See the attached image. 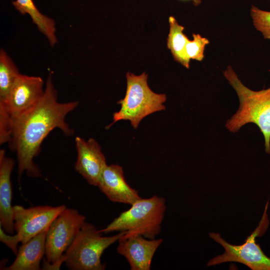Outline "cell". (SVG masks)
<instances>
[{
	"label": "cell",
	"mask_w": 270,
	"mask_h": 270,
	"mask_svg": "<svg viewBox=\"0 0 270 270\" xmlns=\"http://www.w3.org/2000/svg\"><path fill=\"white\" fill-rule=\"evenodd\" d=\"M78 104L77 101L63 103L58 101L57 92L50 74L40 100L12 122L8 143L10 148L16 154L19 179L24 172L30 177L42 176L34 159L38 154L42 141L52 130L58 128L66 136L73 134L74 130L65 118Z\"/></svg>",
	"instance_id": "obj_1"
},
{
	"label": "cell",
	"mask_w": 270,
	"mask_h": 270,
	"mask_svg": "<svg viewBox=\"0 0 270 270\" xmlns=\"http://www.w3.org/2000/svg\"><path fill=\"white\" fill-rule=\"evenodd\" d=\"M224 75L236 92L240 102L238 110L227 120L226 126L236 132L246 124H256L263 134L265 151L270 154V88L258 91L250 89L231 66L227 67Z\"/></svg>",
	"instance_id": "obj_2"
},
{
	"label": "cell",
	"mask_w": 270,
	"mask_h": 270,
	"mask_svg": "<svg viewBox=\"0 0 270 270\" xmlns=\"http://www.w3.org/2000/svg\"><path fill=\"white\" fill-rule=\"evenodd\" d=\"M128 210L122 212L105 228L99 230L101 233L124 232L120 238L134 235L154 239L161 231V224L166 210L163 198L154 196L140 198L132 204Z\"/></svg>",
	"instance_id": "obj_3"
},
{
	"label": "cell",
	"mask_w": 270,
	"mask_h": 270,
	"mask_svg": "<svg viewBox=\"0 0 270 270\" xmlns=\"http://www.w3.org/2000/svg\"><path fill=\"white\" fill-rule=\"evenodd\" d=\"M148 78L144 72L140 75L126 73L125 96L118 101L120 108L114 114L113 122L106 128L118 121L125 120H129L132 127L136 128L144 118L166 109L164 104L166 100V95L153 92L148 85Z\"/></svg>",
	"instance_id": "obj_4"
},
{
	"label": "cell",
	"mask_w": 270,
	"mask_h": 270,
	"mask_svg": "<svg viewBox=\"0 0 270 270\" xmlns=\"http://www.w3.org/2000/svg\"><path fill=\"white\" fill-rule=\"evenodd\" d=\"M124 232L104 236L92 224L85 222L64 254L66 267L72 270H104L106 266L101 262L105 250L118 241Z\"/></svg>",
	"instance_id": "obj_5"
},
{
	"label": "cell",
	"mask_w": 270,
	"mask_h": 270,
	"mask_svg": "<svg viewBox=\"0 0 270 270\" xmlns=\"http://www.w3.org/2000/svg\"><path fill=\"white\" fill-rule=\"evenodd\" d=\"M268 203V200L258 225L243 244H232L222 238L219 233H209L210 237L222 246L224 252L210 260L207 264L208 266L232 262L244 264L252 270H270V258L256 243V238L263 236L269 226L267 214Z\"/></svg>",
	"instance_id": "obj_6"
},
{
	"label": "cell",
	"mask_w": 270,
	"mask_h": 270,
	"mask_svg": "<svg viewBox=\"0 0 270 270\" xmlns=\"http://www.w3.org/2000/svg\"><path fill=\"white\" fill-rule=\"evenodd\" d=\"M86 217L66 208L50 224L47 232L45 255L48 268L59 269L64 254L86 222Z\"/></svg>",
	"instance_id": "obj_7"
},
{
	"label": "cell",
	"mask_w": 270,
	"mask_h": 270,
	"mask_svg": "<svg viewBox=\"0 0 270 270\" xmlns=\"http://www.w3.org/2000/svg\"><path fill=\"white\" fill-rule=\"evenodd\" d=\"M44 92L40 76L20 74L6 100L0 104V115L8 114L12 122L34 106Z\"/></svg>",
	"instance_id": "obj_8"
},
{
	"label": "cell",
	"mask_w": 270,
	"mask_h": 270,
	"mask_svg": "<svg viewBox=\"0 0 270 270\" xmlns=\"http://www.w3.org/2000/svg\"><path fill=\"white\" fill-rule=\"evenodd\" d=\"M66 208L64 205L13 206L14 229L20 242L24 244L48 228Z\"/></svg>",
	"instance_id": "obj_9"
},
{
	"label": "cell",
	"mask_w": 270,
	"mask_h": 270,
	"mask_svg": "<svg viewBox=\"0 0 270 270\" xmlns=\"http://www.w3.org/2000/svg\"><path fill=\"white\" fill-rule=\"evenodd\" d=\"M75 142L78 153L75 169L89 184L97 186L101 174L107 165L100 146L92 138L86 141L76 136Z\"/></svg>",
	"instance_id": "obj_10"
},
{
	"label": "cell",
	"mask_w": 270,
	"mask_h": 270,
	"mask_svg": "<svg viewBox=\"0 0 270 270\" xmlns=\"http://www.w3.org/2000/svg\"><path fill=\"white\" fill-rule=\"evenodd\" d=\"M163 240L134 235L118 240L117 252L128 260L131 270H150L153 256Z\"/></svg>",
	"instance_id": "obj_11"
},
{
	"label": "cell",
	"mask_w": 270,
	"mask_h": 270,
	"mask_svg": "<svg viewBox=\"0 0 270 270\" xmlns=\"http://www.w3.org/2000/svg\"><path fill=\"white\" fill-rule=\"evenodd\" d=\"M97 186L113 202L132 205L141 198L138 192L126 182L123 168L119 165L107 164Z\"/></svg>",
	"instance_id": "obj_12"
},
{
	"label": "cell",
	"mask_w": 270,
	"mask_h": 270,
	"mask_svg": "<svg viewBox=\"0 0 270 270\" xmlns=\"http://www.w3.org/2000/svg\"><path fill=\"white\" fill-rule=\"evenodd\" d=\"M14 165L12 158L0 150V226L8 234H13L14 229L13 206H12L11 174Z\"/></svg>",
	"instance_id": "obj_13"
},
{
	"label": "cell",
	"mask_w": 270,
	"mask_h": 270,
	"mask_svg": "<svg viewBox=\"0 0 270 270\" xmlns=\"http://www.w3.org/2000/svg\"><path fill=\"white\" fill-rule=\"evenodd\" d=\"M49 226L30 240L22 244L14 262L5 270H40V262L45 254L46 239Z\"/></svg>",
	"instance_id": "obj_14"
},
{
	"label": "cell",
	"mask_w": 270,
	"mask_h": 270,
	"mask_svg": "<svg viewBox=\"0 0 270 270\" xmlns=\"http://www.w3.org/2000/svg\"><path fill=\"white\" fill-rule=\"evenodd\" d=\"M12 4L21 14H28L39 31L47 38L51 46H54L58 40L56 23L52 18L42 14L32 0H16L12 2Z\"/></svg>",
	"instance_id": "obj_15"
},
{
	"label": "cell",
	"mask_w": 270,
	"mask_h": 270,
	"mask_svg": "<svg viewBox=\"0 0 270 270\" xmlns=\"http://www.w3.org/2000/svg\"><path fill=\"white\" fill-rule=\"evenodd\" d=\"M168 22L170 31L167 39L168 48L176 62L188 68L190 60L186 53V45L189 39L183 32L184 27L172 16L169 17Z\"/></svg>",
	"instance_id": "obj_16"
},
{
	"label": "cell",
	"mask_w": 270,
	"mask_h": 270,
	"mask_svg": "<svg viewBox=\"0 0 270 270\" xmlns=\"http://www.w3.org/2000/svg\"><path fill=\"white\" fill-rule=\"evenodd\" d=\"M18 70L7 52L0 50V104L4 103L18 76Z\"/></svg>",
	"instance_id": "obj_17"
},
{
	"label": "cell",
	"mask_w": 270,
	"mask_h": 270,
	"mask_svg": "<svg viewBox=\"0 0 270 270\" xmlns=\"http://www.w3.org/2000/svg\"><path fill=\"white\" fill-rule=\"evenodd\" d=\"M250 14L256 29L262 34L265 39L270 40V12L252 6Z\"/></svg>",
	"instance_id": "obj_18"
},
{
	"label": "cell",
	"mask_w": 270,
	"mask_h": 270,
	"mask_svg": "<svg viewBox=\"0 0 270 270\" xmlns=\"http://www.w3.org/2000/svg\"><path fill=\"white\" fill-rule=\"evenodd\" d=\"M193 40H188L186 45V53L190 60L202 61L204 58L206 46L209 40L200 34H193Z\"/></svg>",
	"instance_id": "obj_19"
},
{
	"label": "cell",
	"mask_w": 270,
	"mask_h": 270,
	"mask_svg": "<svg viewBox=\"0 0 270 270\" xmlns=\"http://www.w3.org/2000/svg\"><path fill=\"white\" fill-rule=\"evenodd\" d=\"M0 240L8 247L16 256L18 249V244L20 242L16 234L14 236L8 234L0 226Z\"/></svg>",
	"instance_id": "obj_20"
},
{
	"label": "cell",
	"mask_w": 270,
	"mask_h": 270,
	"mask_svg": "<svg viewBox=\"0 0 270 270\" xmlns=\"http://www.w3.org/2000/svg\"><path fill=\"white\" fill-rule=\"evenodd\" d=\"M194 3V4L196 5V6H197L198 4H200V2H201V0H192Z\"/></svg>",
	"instance_id": "obj_21"
},
{
	"label": "cell",
	"mask_w": 270,
	"mask_h": 270,
	"mask_svg": "<svg viewBox=\"0 0 270 270\" xmlns=\"http://www.w3.org/2000/svg\"></svg>",
	"instance_id": "obj_22"
}]
</instances>
